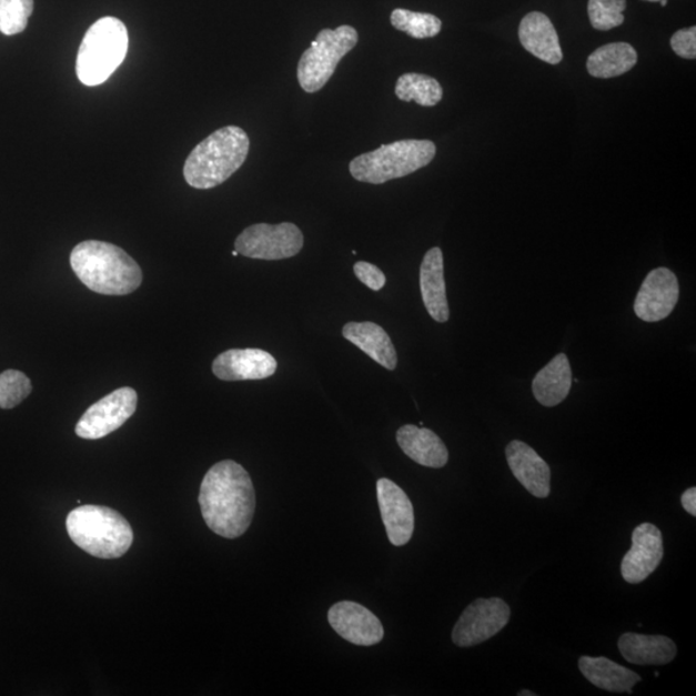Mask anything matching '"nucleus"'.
<instances>
[{
    "mask_svg": "<svg viewBox=\"0 0 696 696\" xmlns=\"http://www.w3.org/2000/svg\"><path fill=\"white\" fill-rule=\"evenodd\" d=\"M638 54L628 43H611L597 48L587 60V70L592 77L609 79L628 73L636 67Z\"/></svg>",
    "mask_w": 696,
    "mask_h": 696,
    "instance_id": "24",
    "label": "nucleus"
},
{
    "mask_svg": "<svg viewBox=\"0 0 696 696\" xmlns=\"http://www.w3.org/2000/svg\"><path fill=\"white\" fill-rule=\"evenodd\" d=\"M71 269L88 290L105 295H127L139 290L142 271L130 254L111 243L87 240L70 255Z\"/></svg>",
    "mask_w": 696,
    "mask_h": 696,
    "instance_id": "2",
    "label": "nucleus"
},
{
    "mask_svg": "<svg viewBox=\"0 0 696 696\" xmlns=\"http://www.w3.org/2000/svg\"><path fill=\"white\" fill-rule=\"evenodd\" d=\"M679 297L677 276L669 269L649 272L635 301V314L646 323H657L674 312Z\"/></svg>",
    "mask_w": 696,
    "mask_h": 696,
    "instance_id": "11",
    "label": "nucleus"
},
{
    "mask_svg": "<svg viewBox=\"0 0 696 696\" xmlns=\"http://www.w3.org/2000/svg\"><path fill=\"white\" fill-rule=\"evenodd\" d=\"M67 529L80 549L103 559L122 557L133 543L130 523L118 511L94 504L71 511Z\"/></svg>",
    "mask_w": 696,
    "mask_h": 696,
    "instance_id": "4",
    "label": "nucleus"
},
{
    "mask_svg": "<svg viewBox=\"0 0 696 696\" xmlns=\"http://www.w3.org/2000/svg\"><path fill=\"white\" fill-rule=\"evenodd\" d=\"M663 555V535L658 527L650 523L638 525L632 533V547L622 559V577L631 584L644 582L657 571Z\"/></svg>",
    "mask_w": 696,
    "mask_h": 696,
    "instance_id": "12",
    "label": "nucleus"
},
{
    "mask_svg": "<svg viewBox=\"0 0 696 696\" xmlns=\"http://www.w3.org/2000/svg\"><path fill=\"white\" fill-rule=\"evenodd\" d=\"M518 38L527 52L549 65H558L564 59L554 23L544 13L526 14L520 23Z\"/></svg>",
    "mask_w": 696,
    "mask_h": 696,
    "instance_id": "17",
    "label": "nucleus"
},
{
    "mask_svg": "<svg viewBox=\"0 0 696 696\" xmlns=\"http://www.w3.org/2000/svg\"><path fill=\"white\" fill-rule=\"evenodd\" d=\"M518 696H535V693H531V692L524 690L522 693H518Z\"/></svg>",
    "mask_w": 696,
    "mask_h": 696,
    "instance_id": "33",
    "label": "nucleus"
},
{
    "mask_svg": "<svg viewBox=\"0 0 696 696\" xmlns=\"http://www.w3.org/2000/svg\"><path fill=\"white\" fill-rule=\"evenodd\" d=\"M573 382L569 359L558 354L535 375L533 394L543 406L554 407L569 395Z\"/></svg>",
    "mask_w": 696,
    "mask_h": 696,
    "instance_id": "22",
    "label": "nucleus"
},
{
    "mask_svg": "<svg viewBox=\"0 0 696 696\" xmlns=\"http://www.w3.org/2000/svg\"><path fill=\"white\" fill-rule=\"evenodd\" d=\"M377 497L389 541L396 547L405 546L414 533V510L410 497L390 478L379 480Z\"/></svg>",
    "mask_w": 696,
    "mask_h": 696,
    "instance_id": "14",
    "label": "nucleus"
},
{
    "mask_svg": "<svg viewBox=\"0 0 696 696\" xmlns=\"http://www.w3.org/2000/svg\"><path fill=\"white\" fill-rule=\"evenodd\" d=\"M436 145L428 140H402L359 155L350 163V173L359 182L382 185L402 179L428 165Z\"/></svg>",
    "mask_w": 696,
    "mask_h": 696,
    "instance_id": "5",
    "label": "nucleus"
},
{
    "mask_svg": "<svg viewBox=\"0 0 696 696\" xmlns=\"http://www.w3.org/2000/svg\"><path fill=\"white\" fill-rule=\"evenodd\" d=\"M395 93L399 100L414 101L421 107L432 108L443 100L444 92L435 78L410 73L397 79Z\"/></svg>",
    "mask_w": 696,
    "mask_h": 696,
    "instance_id": "25",
    "label": "nucleus"
},
{
    "mask_svg": "<svg viewBox=\"0 0 696 696\" xmlns=\"http://www.w3.org/2000/svg\"><path fill=\"white\" fill-rule=\"evenodd\" d=\"M627 0H588L591 26L599 31L618 28L624 22Z\"/></svg>",
    "mask_w": 696,
    "mask_h": 696,
    "instance_id": "28",
    "label": "nucleus"
},
{
    "mask_svg": "<svg viewBox=\"0 0 696 696\" xmlns=\"http://www.w3.org/2000/svg\"><path fill=\"white\" fill-rule=\"evenodd\" d=\"M33 391L30 380L20 371H6L0 374V407L13 410Z\"/></svg>",
    "mask_w": 696,
    "mask_h": 696,
    "instance_id": "29",
    "label": "nucleus"
},
{
    "mask_svg": "<svg viewBox=\"0 0 696 696\" xmlns=\"http://www.w3.org/2000/svg\"><path fill=\"white\" fill-rule=\"evenodd\" d=\"M512 474L534 497L547 498L551 493V470L532 446L514 440L506 447Z\"/></svg>",
    "mask_w": 696,
    "mask_h": 696,
    "instance_id": "16",
    "label": "nucleus"
},
{
    "mask_svg": "<svg viewBox=\"0 0 696 696\" xmlns=\"http://www.w3.org/2000/svg\"><path fill=\"white\" fill-rule=\"evenodd\" d=\"M670 47L679 58L686 60L696 59V28H686L678 30L670 38Z\"/></svg>",
    "mask_w": 696,
    "mask_h": 696,
    "instance_id": "30",
    "label": "nucleus"
},
{
    "mask_svg": "<svg viewBox=\"0 0 696 696\" xmlns=\"http://www.w3.org/2000/svg\"><path fill=\"white\" fill-rule=\"evenodd\" d=\"M130 37L122 21L103 18L88 29L77 58V75L84 85L105 83L122 65Z\"/></svg>",
    "mask_w": 696,
    "mask_h": 696,
    "instance_id": "6",
    "label": "nucleus"
},
{
    "mask_svg": "<svg viewBox=\"0 0 696 696\" xmlns=\"http://www.w3.org/2000/svg\"><path fill=\"white\" fill-rule=\"evenodd\" d=\"M305 243L302 231L291 222L255 223L235 240V251L248 259L278 261L294 258Z\"/></svg>",
    "mask_w": 696,
    "mask_h": 696,
    "instance_id": "8",
    "label": "nucleus"
},
{
    "mask_svg": "<svg viewBox=\"0 0 696 696\" xmlns=\"http://www.w3.org/2000/svg\"><path fill=\"white\" fill-rule=\"evenodd\" d=\"M645 2H653V3H655V2H660V0H645Z\"/></svg>",
    "mask_w": 696,
    "mask_h": 696,
    "instance_id": "35",
    "label": "nucleus"
},
{
    "mask_svg": "<svg viewBox=\"0 0 696 696\" xmlns=\"http://www.w3.org/2000/svg\"><path fill=\"white\" fill-rule=\"evenodd\" d=\"M354 272L360 282L372 291H381L386 284L385 274L370 262L360 261L355 263Z\"/></svg>",
    "mask_w": 696,
    "mask_h": 696,
    "instance_id": "31",
    "label": "nucleus"
},
{
    "mask_svg": "<svg viewBox=\"0 0 696 696\" xmlns=\"http://www.w3.org/2000/svg\"><path fill=\"white\" fill-rule=\"evenodd\" d=\"M232 255H235V258H238L239 253L236 251L232 252Z\"/></svg>",
    "mask_w": 696,
    "mask_h": 696,
    "instance_id": "36",
    "label": "nucleus"
},
{
    "mask_svg": "<svg viewBox=\"0 0 696 696\" xmlns=\"http://www.w3.org/2000/svg\"><path fill=\"white\" fill-rule=\"evenodd\" d=\"M391 23L395 29L415 39L434 38L443 28L442 20L436 16L407 11L403 8H397L391 13Z\"/></svg>",
    "mask_w": 696,
    "mask_h": 696,
    "instance_id": "26",
    "label": "nucleus"
},
{
    "mask_svg": "<svg viewBox=\"0 0 696 696\" xmlns=\"http://www.w3.org/2000/svg\"><path fill=\"white\" fill-rule=\"evenodd\" d=\"M659 3L662 4V7H666L667 6V0H660Z\"/></svg>",
    "mask_w": 696,
    "mask_h": 696,
    "instance_id": "34",
    "label": "nucleus"
},
{
    "mask_svg": "<svg viewBox=\"0 0 696 696\" xmlns=\"http://www.w3.org/2000/svg\"><path fill=\"white\" fill-rule=\"evenodd\" d=\"M510 606L502 598H478L467 606L453 628V643L461 647L485 643L507 626Z\"/></svg>",
    "mask_w": 696,
    "mask_h": 696,
    "instance_id": "10",
    "label": "nucleus"
},
{
    "mask_svg": "<svg viewBox=\"0 0 696 696\" xmlns=\"http://www.w3.org/2000/svg\"><path fill=\"white\" fill-rule=\"evenodd\" d=\"M276 370V359L260 349L222 352L212 365L215 377L228 382L265 380L274 375Z\"/></svg>",
    "mask_w": 696,
    "mask_h": 696,
    "instance_id": "15",
    "label": "nucleus"
},
{
    "mask_svg": "<svg viewBox=\"0 0 696 696\" xmlns=\"http://www.w3.org/2000/svg\"><path fill=\"white\" fill-rule=\"evenodd\" d=\"M357 42L356 29L349 26L320 31L299 62L297 78L302 90L307 93L322 90Z\"/></svg>",
    "mask_w": 696,
    "mask_h": 696,
    "instance_id": "7",
    "label": "nucleus"
},
{
    "mask_svg": "<svg viewBox=\"0 0 696 696\" xmlns=\"http://www.w3.org/2000/svg\"><path fill=\"white\" fill-rule=\"evenodd\" d=\"M682 504L687 514L696 516V487H689L682 495Z\"/></svg>",
    "mask_w": 696,
    "mask_h": 696,
    "instance_id": "32",
    "label": "nucleus"
},
{
    "mask_svg": "<svg viewBox=\"0 0 696 696\" xmlns=\"http://www.w3.org/2000/svg\"><path fill=\"white\" fill-rule=\"evenodd\" d=\"M579 669L592 685L611 693L632 694V687L642 682L634 670L604 657H582Z\"/></svg>",
    "mask_w": 696,
    "mask_h": 696,
    "instance_id": "23",
    "label": "nucleus"
},
{
    "mask_svg": "<svg viewBox=\"0 0 696 696\" xmlns=\"http://www.w3.org/2000/svg\"><path fill=\"white\" fill-rule=\"evenodd\" d=\"M200 510L210 529L235 539L250 529L255 510V492L250 474L234 461L215 463L203 478Z\"/></svg>",
    "mask_w": 696,
    "mask_h": 696,
    "instance_id": "1",
    "label": "nucleus"
},
{
    "mask_svg": "<svg viewBox=\"0 0 696 696\" xmlns=\"http://www.w3.org/2000/svg\"><path fill=\"white\" fill-rule=\"evenodd\" d=\"M397 444L402 451L421 466L443 468L450 461V452L434 431L405 425L397 431Z\"/></svg>",
    "mask_w": 696,
    "mask_h": 696,
    "instance_id": "19",
    "label": "nucleus"
},
{
    "mask_svg": "<svg viewBox=\"0 0 696 696\" xmlns=\"http://www.w3.org/2000/svg\"><path fill=\"white\" fill-rule=\"evenodd\" d=\"M139 396L131 387L118 389L88 407L75 427L77 435L99 440L113 434L138 410Z\"/></svg>",
    "mask_w": 696,
    "mask_h": 696,
    "instance_id": "9",
    "label": "nucleus"
},
{
    "mask_svg": "<svg viewBox=\"0 0 696 696\" xmlns=\"http://www.w3.org/2000/svg\"><path fill=\"white\" fill-rule=\"evenodd\" d=\"M420 284L423 303L432 319L446 323L451 317L444 279V255L440 248L430 250L422 261Z\"/></svg>",
    "mask_w": 696,
    "mask_h": 696,
    "instance_id": "18",
    "label": "nucleus"
},
{
    "mask_svg": "<svg viewBox=\"0 0 696 696\" xmlns=\"http://www.w3.org/2000/svg\"><path fill=\"white\" fill-rule=\"evenodd\" d=\"M327 621L343 639L357 646L380 644L385 636L381 621L354 602L334 604L327 612Z\"/></svg>",
    "mask_w": 696,
    "mask_h": 696,
    "instance_id": "13",
    "label": "nucleus"
},
{
    "mask_svg": "<svg viewBox=\"0 0 696 696\" xmlns=\"http://www.w3.org/2000/svg\"><path fill=\"white\" fill-rule=\"evenodd\" d=\"M343 337L365 352L367 356L389 371L396 370L397 354L390 335L382 326L365 322H351L343 326Z\"/></svg>",
    "mask_w": 696,
    "mask_h": 696,
    "instance_id": "20",
    "label": "nucleus"
},
{
    "mask_svg": "<svg viewBox=\"0 0 696 696\" xmlns=\"http://www.w3.org/2000/svg\"><path fill=\"white\" fill-rule=\"evenodd\" d=\"M34 0H0V33L12 37L28 28Z\"/></svg>",
    "mask_w": 696,
    "mask_h": 696,
    "instance_id": "27",
    "label": "nucleus"
},
{
    "mask_svg": "<svg viewBox=\"0 0 696 696\" xmlns=\"http://www.w3.org/2000/svg\"><path fill=\"white\" fill-rule=\"evenodd\" d=\"M618 647L623 658L637 666H664L677 654L676 644L666 636L624 634Z\"/></svg>",
    "mask_w": 696,
    "mask_h": 696,
    "instance_id": "21",
    "label": "nucleus"
},
{
    "mask_svg": "<svg viewBox=\"0 0 696 696\" xmlns=\"http://www.w3.org/2000/svg\"><path fill=\"white\" fill-rule=\"evenodd\" d=\"M250 147V138L242 128L223 127L191 151L183 165V178L199 190L220 186L245 163Z\"/></svg>",
    "mask_w": 696,
    "mask_h": 696,
    "instance_id": "3",
    "label": "nucleus"
}]
</instances>
